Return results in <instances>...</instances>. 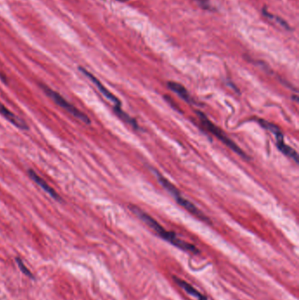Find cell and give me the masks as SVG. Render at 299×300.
<instances>
[{"mask_svg":"<svg viewBox=\"0 0 299 300\" xmlns=\"http://www.w3.org/2000/svg\"><path fill=\"white\" fill-rule=\"evenodd\" d=\"M259 123L261 124V126H263V127L267 128V129L269 130L270 132L274 133L275 135H276V138H277V148L279 149V150L283 154L287 155L288 157L293 159L297 163L298 162V155H297V153L292 148H290V146H288L284 143V135H283V133L281 132L280 129L277 126H275V125L269 123V122H267L265 120H260Z\"/></svg>","mask_w":299,"mask_h":300,"instance_id":"277c9868","label":"cell"},{"mask_svg":"<svg viewBox=\"0 0 299 300\" xmlns=\"http://www.w3.org/2000/svg\"><path fill=\"white\" fill-rule=\"evenodd\" d=\"M114 112H115V114H117V116L118 117L120 118L123 121H125L127 124H129L132 127H134V128H137L138 127V125L136 123L135 120H133L132 118L130 117L128 114H126L124 111H122V109L120 108V106H114Z\"/></svg>","mask_w":299,"mask_h":300,"instance_id":"7c38bea8","label":"cell"},{"mask_svg":"<svg viewBox=\"0 0 299 300\" xmlns=\"http://www.w3.org/2000/svg\"><path fill=\"white\" fill-rule=\"evenodd\" d=\"M41 87L44 91L45 93L54 100L56 104L63 108L64 110H66L69 114L76 118L77 120H81L84 123L88 124V125L91 124L90 118L86 114H84L82 111H80L78 108H76L75 105H73L72 104H70L69 102L67 101L66 99L63 98L60 93H58V92L52 90L49 87H47L45 85H41Z\"/></svg>","mask_w":299,"mask_h":300,"instance_id":"7a4b0ae2","label":"cell"},{"mask_svg":"<svg viewBox=\"0 0 299 300\" xmlns=\"http://www.w3.org/2000/svg\"><path fill=\"white\" fill-rule=\"evenodd\" d=\"M262 13H263V15H264L265 17H267V18H268V19H276V21L279 23L284 29H287V30H291L290 25H289V24H288L284 19H281L279 17H275V16L272 15L270 13H268V12H267V9H266L265 7L263 8V10H262Z\"/></svg>","mask_w":299,"mask_h":300,"instance_id":"4fadbf2b","label":"cell"},{"mask_svg":"<svg viewBox=\"0 0 299 300\" xmlns=\"http://www.w3.org/2000/svg\"><path fill=\"white\" fill-rule=\"evenodd\" d=\"M199 4V6L204 8V9H208L209 8V0H195Z\"/></svg>","mask_w":299,"mask_h":300,"instance_id":"9a60e30c","label":"cell"},{"mask_svg":"<svg viewBox=\"0 0 299 300\" xmlns=\"http://www.w3.org/2000/svg\"><path fill=\"white\" fill-rule=\"evenodd\" d=\"M16 263L19 267V269L21 270L24 275L29 277V278H34V276L32 274V272L29 270V268H26V266L25 265V263L23 262L22 259H20L19 257H17L15 259Z\"/></svg>","mask_w":299,"mask_h":300,"instance_id":"5bb4252c","label":"cell"},{"mask_svg":"<svg viewBox=\"0 0 299 300\" xmlns=\"http://www.w3.org/2000/svg\"><path fill=\"white\" fill-rule=\"evenodd\" d=\"M197 114H198V116H199V119H200L202 125L204 126L205 128L207 129V131H209L210 133H212L213 135L216 136L217 139H219L221 142H223L225 145H227L229 149H232V150L235 152L236 154L240 155L241 157H247V155H245V153H244L242 149H240L239 146L237 145L236 143H234L230 138H228V137L226 135V133H224L223 131H222L220 127H218L217 126H215L214 124L211 123V120H209V119L205 116V114L201 113V112H199V111L197 112Z\"/></svg>","mask_w":299,"mask_h":300,"instance_id":"3957f363","label":"cell"},{"mask_svg":"<svg viewBox=\"0 0 299 300\" xmlns=\"http://www.w3.org/2000/svg\"><path fill=\"white\" fill-rule=\"evenodd\" d=\"M28 173H29V176L31 178L32 180L34 181L35 183H37L39 186L41 187V189H44L45 192L48 194V195H50L53 199H56V200H58V201H60L61 200V197L58 195V193L52 187L48 184V183L46 182V181L43 179V178H41L40 176H39L38 174L36 173L35 171H33V170H29L28 171Z\"/></svg>","mask_w":299,"mask_h":300,"instance_id":"8992f818","label":"cell"},{"mask_svg":"<svg viewBox=\"0 0 299 300\" xmlns=\"http://www.w3.org/2000/svg\"><path fill=\"white\" fill-rule=\"evenodd\" d=\"M173 278L175 282L179 285L180 287L184 290L191 296H193V297H195L196 298H198L199 300H207V297H205L203 294L200 293L197 289L193 287L189 283H187L183 279L177 278V277H173Z\"/></svg>","mask_w":299,"mask_h":300,"instance_id":"9c48e42d","label":"cell"},{"mask_svg":"<svg viewBox=\"0 0 299 300\" xmlns=\"http://www.w3.org/2000/svg\"><path fill=\"white\" fill-rule=\"evenodd\" d=\"M130 209L132 210V212L137 217L141 219L145 224L148 225V227L151 228L152 230H154L157 234V235L161 237V239L167 240L168 242H170L173 246L177 247V248L183 250V251H188V252L194 253V254H199V250L194 245L188 243L184 240H180L179 238L172 232L165 230L161 225L158 223L157 221L152 218L150 215L143 212L142 209L139 208L138 206H135V205L131 206L130 205Z\"/></svg>","mask_w":299,"mask_h":300,"instance_id":"6da1fadb","label":"cell"},{"mask_svg":"<svg viewBox=\"0 0 299 300\" xmlns=\"http://www.w3.org/2000/svg\"><path fill=\"white\" fill-rule=\"evenodd\" d=\"M168 87L173 91L174 92H176L180 98H183V100H185L188 103L192 102V98L189 96V92L186 90L184 86H182L181 84L176 82H169L168 83Z\"/></svg>","mask_w":299,"mask_h":300,"instance_id":"30bf717a","label":"cell"},{"mask_svg":"<svg viewBox=\"0 0 299 300\" xmlns=\"http://www.w3.org/2000/svg\"><path fill=\"white\" fill-rule=\"evenodd\" d=\"M175 199L177 200V202L179 205H182L183 208L186 209L188 212H191L192 214L195 215L196 217L200 219L202 221H208V219L205 217V215L203 214L199 209L196 207L195 205H193L191 201H189L188 199H184L181 193L178 194L177 196L175 197Z\"/></svg>","mask_w":299,"mask_h":300,"instance_id":"ba28073f","label":"cell"},{"mask_svg":"<svg viewBox=\"0 0 299 300\" xmlns=\"http://www.w3.org/2000/svg\"><path fill=\"white\" fill-rule=\"evenodd\" d=\"M0 114L5 119L9 120L10 122L13 125L19 127V129L26 130L29 128V126L22 120H20L19 117H17L15 114L12 113L8 108L6 107L1 102H0Z\"/></svg>","mask_w":299,"mask_h":300,"instance_id":"52a82bcc","label":"cell"},{"mask_svg":"<svg viewBox=\"0 0 299 300\" xmlns=\"http://www.w3.org/2000/svg\"><path fill=\"white\" fill-rule=\"evenodd\" d=\"M79 70H80L85 76H87V77H88V78L94 84L95 86H97V88H98V91L101 92V94L104 95V97L107 98L109 101L114 103V106H120V105H121L120 99L117 98L116 96H114V95L113 94V93H112L106 87H104V85H103V84H102V83H101L100 81L94 76V75H92V73L89 72L88 70H85V68H82V67H79Z\"/></svg>","mask_w":299,"mask_h":300,"instance_id":"5b68a950","label":"cell"},{"mask_svg":"<svg viewBox=\"0 0 299 300\" xmlns=\"http://www.w3.org/2000/svg\"><path fill=\"white\" fill-rule=\"evenodd\" d=\"M156 176H157L158 181H159V183H161L162 187H164V189L167 190L168 193H170L172 196L175 198V197L177 196L178 194H180V192L178 189H177V187L175 186L174 184L170 183V181L168 180L167 178H165V177H162L161 174L158 173L156 172Z\"/></svg>","mask_w":299,"mask_h":300,"instance_id":"8fae6325","label":"cell"}]
</instances>
